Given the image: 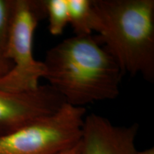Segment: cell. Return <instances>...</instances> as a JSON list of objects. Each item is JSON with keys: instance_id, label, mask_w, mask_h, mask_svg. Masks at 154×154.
Instances as JSON below:
<instances>
[{"instance_id": "11", "label": "cell", "mask_w": 154, "mask_h": 154, "mask_svg": "<svg viewBox=\"0 0 154 154\" xmlns=\"http://www.w3.org/2000/svg\"><path fill=\"white\" fill-rule=\"evenodd\" d=\"M136 154H154V149L150 148V149H145L143 151H138Z\"/></svg>"}, {"instance_id": "9", "label": "cell", "mask_w": 154, "mask_h": 154, "mask_svg": "<svg viewBox=\"0 0 154 154\" xmlns=\"http://www.w3.org/2000/svg\"><path fill=\"white\" fill-rule=\"evenodd\" d=\"M49 31L54 36L61 35L69 24L67 0H45Z\"/></svg>"}, {"instance_id": "1", "label": "cell", "mask_w": 154, "mask_h": 154, "mask_svg": "<svg viewBox=\"0 0 154 154\" xmlns=\"http://www.w3.org/2000/svg\"><path fill=\"white\" fill-rule=\"evenodd\" d=\"M43 62L47 84L67 104L85 108L120 94L124 74L96 36L67 38L47 51Z\"/></svg>"}, {"instance_id": "5", "label": "cell", "mask_w": 154, "mask_h": 154, "mask_svg": "<svg viewBox=\"0 0 154 154\" xmlns=\"http://www.w3.org/2000/svg\"><path fill=\"white\" fill-rule=\"evenodd\" d=\"M64 103L62 96L48 84L24 93L0 89V136L52 115Z\"/></svg>"}, {"instance_id": "4", "label": "cell", "mask_w": 154, "mask_h": 154, "mask_svg": "<svg viewBox=\"0 0 154 154\" xmlns=\"http://www.w3.org/2000/svg\"><path fill=\"white\" fill-rule=\"evenodd\" d=\"M86 108L64 103L57 112L0 136V154H59L79 141Z\"/></svg>"}, {"instance_id": "10", "label": "cell", "mask_w": 154, "mask_h": 154, "mask_svg": "<svg viewBox=\"0 0 154 154\" xmlns=\"http://www.w3.org/2000/svg\"><path fill=\"white\" fill-rule=\"evenodd\" d=\"M79 149V144L78 142V143L74 146H72V148H69V149L61 152L59 154H78Z\"/></svg>"}, {"instance_id": "6", "label": "cell", "mask_w": 154, "mask_h": 154, "mask_svg": "<svg viewBox=\"0 0 154 154\" xmlns=\"http://www.w3.org/2000/svg\"><path fill=\"white\" fill-rule=\"evenodd\" d=\"M138 124L116 126L96 113L85 116L78 154H136Z\"/></svg>"}, {"instance_id": "2", "label": "cell", "mask_w": 154, "mask_h": 154, "mask_svg": "<svg viewBox=\"0 0 154 154\" xmlns=\"http://www.w3.org/2000/svg\"><path fill=\"white\" fill-rule=\"evenodd\" d=\"M92 32L123 74L154 82V0H91Z\"/></svg>"}, {"instance_id": "7", "label": "cell", "mask_w": 154, "mask_h": 154, "mask_svg": "<svg viewBox=\"0 0 154 154\" xmlns=\"http://www.w3.org/2000/svg\"><path fill=\"white\" fill-rule=\"evenodd\" d=\"M69 24L74 34L84 36L92 34L91 0H67Z\"/></svg>"}, {"instance_id": "3", "label": "cell", "mask_w": 154, "mask_h": 154, "mask_svg": "<svg viewBox=\"0 0 154 154\" xmlns=\"http://www.w3.org/2000/svg\"><path fill=\"white\" fill-rule=\"evenodd\" d=\"M47 17L45 0H14V13L5 58L12 63L0 76V89L24 93L37 89L46 76L43 61L34 58V34L38 23Z\"/></svg>"}, {"instance_id": "8", "label": "cell", "mask_w": 154, "mask_h": 154, "mask_svg": "<svg viewBox=\"0 0 154 154\" xmlns=\"http://www.w3.org/2000/svg\"><path fill=\"white\" fill-rule=\"evenodd\" d=\"M14 0H0V76L10 71L12 63L5 58V51L10 32Z\"/></svg>"}]
</instances>
